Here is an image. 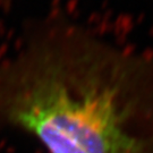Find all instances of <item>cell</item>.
<instances>
[{"instance_id": "6da1fadb", "label": "cell", "mask_w": 153, "mask_h": 153, "mask_svg": "<svg viewBox=\"0 0 153 153\" xmlns=\"http://www.w3.org/2000/svg\"><path fill=\"white\" fill-rule=\"evenodd\" d=\"M0 124L48 153H153V57L43 23L0 60Z\"/></svg>"}]
</instances>
